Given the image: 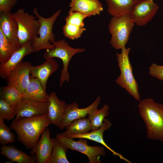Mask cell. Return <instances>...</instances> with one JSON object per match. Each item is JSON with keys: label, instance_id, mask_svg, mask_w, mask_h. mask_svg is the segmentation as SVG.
<instances>
[{"label": "cell", "instance_id": "cell-12", "mask_svg": "<svg viewBox=\"0 0 163 163\" xmlns=\"http://www.w3.org/2000/svg\"><path fill=\"white\" fill-rule=\"evenodd\" d=\"M32 64L22 62L11 71L7 79L8 84L13 85L22 93L30 81V71Z\"/></svg>", "mask_w": 163, "mask_h": 163}, {"label": "cell", "instance_id": "cell-21", "mask_svg": "<svg viewBox=\"0 0 163 163\" xmlns=\"http://www.w3.org/2000/svg\"><path fill=\"white\" fill-rule=\"evenodd\" d=\"M22 94L23 98L41 102H48V94L46 90L43 88L38 80L31 75L30 82Z\"/></svg>", "mask_w": 163, "mask_h": 163}, {"label": "cell", "instance_id": "cell-4", "mask_svg": "<svg viewBox=\"0 0 163 163\" xmlns=\"http://www.w3.org/2000/svg\"><path fill=\"white\" fill-rule=\"evenodd\" d=\"M53 44V48L46 50L43 57L45 60L54 58H58L61 59L63 68L61 70L59 85L62 87L64 82H69L70 75L68 71V65L70 60L75 54L82 53L85 51L83 48H74L71 46L64 40H59Z\"/></svg>", "mask_w": 163, "mask_h": 163}, {"label": "cell", "instance_id": "cell-29", "mask_svg": "<svg viewBox=\"0 0 163 163\" xmlns=\"http://www.w3.org/2000/svg\"><path fill=\"white\" fill-rule=\"evenodd\" d=\"M17 114L15 106L3 99H0V118L7 121L13 119Z\"/></svg>", "mask_w": 163, "mask_h": 163}, {"label": "cell", "instance_id": "cell-14", "mask_svg": "<svg viewBox=\"0 0 163 163\" xmlns=\"http://www.w3.org/2000/svg\"><path fill=\"white\" fill-rule=\"evenodd\" d=\"M53 139L50 137V130L46 127L42 132L40 140L31 149V155L35 153L37 163H48L53 146Z\"/></svg>", "mask_w": 163, "mask_h": 163}, {"label": "cell", "instance_id": "cell-27", "mask_svg": "<svg viewBox=\"0 0 163 163\" xmlns=\"http://www.w3.org/2000/svg\"><path fill=\"white\" fill-rule=\"evenodd\" d=\"M109 107L104 104L100 109L93 110L88 115L91 126V131L97 130L103 123L105 118L109 115Z\"/></svg>", "mask_w": 163, "mask_h": 163}, {"label": "cell", "instance_id": "cell-7", "mask_svg": "<svg viewBox=\"0 0 163 163\" xmlns=\"http://www.w3.org/2000/svg\"><path fill=\"white\" fill-rule=\"evenodd\" d=\"M134 25L129 15L112 18L108 28L111 35L110 43L113 47L116 50L125 47Z\"/></svg>", "mask_w": 163, "mask_h": 163}, {"label": "cell", "instance_id": "cell-3", "mask_svg": "<svg viewBox=\"0 0 163 163\" xmlns=\"http://www.w3.org/2000/svg\"><path fill=\"white\" fill-rule=\"evenodd\" d=\"M131 48L124 47L120 53H117L120 75L115 80L117 84L125 89L136 101H140L138 83L133 74V69L129 61V54Z\"/></svg>", "mask_w": 163, "mask_h": 163}, {"label": "cell", "instance_id": "cell-16", "mask_svg": "<svg viewBox=\"0 0 163 163\" xmlns=\"http://www.w3.org/2000/svg\"><path fill=\"white\" fill-rule=\"evenodd\" d=\"M112 125V123L109 119H105L103 124L98 129L83 134L74 135L69 136L67 137L72 139H84L92 140L103 145L105 147L108 149L114 156H118L120 159L125 162L131 163L128 159L124 157L121 154L117 153L111 149L106 143L104 140L103 134L105 131L110 129Z\"/></svg>", "mask_w": 163, "mask_h": 163}, {"label": "cell", "instance_id": "cell-32", "mask_svg": "<svg viewBox=\"0 0 163 163\" xmlns=\"http://www.w3.org/2000/svg\"><path fill=\"white\" fill-rule=\"evenodd\" d=\"M18 0H0V13L11 11Z\"/></svg>", "mask_w": 163, "mask_h": 163}, {"label": "cell", "instance_id": "cell-23", "mask_svg": "<svg viewBox=\"0 0 163 163\" xmlns=\"http://www.w3.org/2000/svg\"><path fill=\"white\" fill-rule=\"evenodd\" d=\"M0 154L11 161L18 163H33L36 158L30 156L13 145H2L0 148Z\"/></svg>", "mask_w": 163, "mask_h": 163}, {"label": "cell", "instance_id": "cell-25", "mask_svg": "<svg viewBox=\"0 0 163 163\" xmlns=\"http://www.w3.org/2000/svg\"><path fill=\"white\" fill-rule=\"evenodd\" d=\"M66 131L61 134L65 137L74 135L88 133L91 130V126L88 117L75 120L66 127Z\"/></svg>", "mask_w": 163, "mask_h": 163}, {"label": "cell", "instance_id": "cell-28", "mask_svg": "<svg viewBox=\"0 0 163 163\" xmlns=\"http://www.w3.org/2000/svg\"><path fill=\"white\" fill-rule=\"evenodd\" d=\"M1 98L15 106L23 98L22 93L15 87L10 84L3 87Z\"/></svg>", "mask_w": 163, "mask_h": 163}, {"label": "cell", "instance_id": "cell-26", "mask_svg": "<svg viewBox=\"0 0 163 163\" xmlns=\"http://www.w3.org/2000/svg\"><path fill=\"white\" fill-rule=\"evenodd\" d=\"M53 139V146L48 163H69L66 153L69 149L63 144L55 138Z\"/></svg>", "mask_w": 163, "mask_h": 163}, {"label": "cell", "instance_id": "cell-18", "mask_svg": "<svg viewBox=\"0 0 163 163\" xmlns=\"http://www.w3.org/2000/svg\"><path fill=\"white\" fill-rule=\"evenodd\" d=\"M58 68V63L53 58L48 59L41 65L33 66L30 74L38 80L43 88L46 90V83L49 77L56 72Z\"/></svg>", "mask_w": 163, "mask_h": 163}, {"label": "cell", "instance_id": "cell-31", "mask_svg": "<svg viewBox=\"0 0 163 163\" xmlns=\"http://www.w3.org/2000/svg\"><path fill=\"white\" fill-rule=\"evenodd\" d=\"M149 74L152 77L163 81V66L152 63L149 68Z\"/></svg>", "mask_w": 163, "mask_h": 163}, {"label": "cell", "instance_id": "cell-1", "mask_svg": "<svg viewBox=\"0 0 163 163\" xmlns=\"http://www.w3.org/2000/svg\"><path fill=\"white\" fill-rule=\"evenodd\" d=\"M50 124L47 114L37 117L15 118L10 127L16 133L18 140L27 148L32 149L43 130Z\"/></svg>", "mask_w": 163, "mask_h": 163}, {"label": "cell", "instance_id": "cell-2", "mask_svg": "<svg viewBox=\"0 0 163 163\" xmlns=\"http://www.w3.org/2000/svg\"><path fill=\"white\" fill-rule=\"evenodd\" d=\"M146 129V137L163 142V105L151 98L141 100L138 105Z\"/></svg>", "mask_w": 163, "mask_h": 163}, {"label": "cell", "instance_id": "cell-9", "mask_svg": "<svg viewBox=\"0 0 163 163\" xmlns=\"http://www.w3.org/2000/svg\"><path fill=\"white\" fill-rule=\"evenodd\" d=\"M158 8L152 0H138L129 15L137 25L144 26L152 19Z\"/></svg>", "mask_w": 163, "mask_h": 163}, {"label": "cell", "instance_id": "cell-19", "mask_svg": "<svg viewBox=\"0 0 163 163\" xmlns=\"http://www.w3.org/2000/svg\"><path fill=\"white\" fill-rule=\"evenodd\" d=\"M69 7L70 10L79 12L87 17L99 15L103 10L99 0H72Z\"/></svg>", "mask_w": 163, "mask_h": 163}, {"label": "cell", "instance_id": "cell-17", "mask_svg": "<svg viewBox=\"0 0 163 163\" xmlns=\"http://www.w3.org/2000/svg\"><path fill=\"white\" fill-rule=\"evenodd\" d=\"M48 112L47 115L50 123L59 128L64 116L67 104L65 101H61L54 92L47 96Z\"/></svg>", "mask_w": 163, "mask_h": 163}, {"label": "cell", "instance_id": "cell-30", "mask_svg": "<svg viewBox=\"0 0 163 163\" xmlns=\"http://www.w3.org/2000/svg\"><path fill=\"white\" fill-rule=\"evenodd\" d=\"M4 119L0 118V143L2 146L14 142L15 136L5 123Z\"/></svg>", "mask_w": 163, "mask_h": 163}, {"label": "cell", "instance_id": "cell-24", "mask_svg": "<svg viewBox=\"0 0 163 163\" xmlns=\"http://www.w3.org/2000/svg\"><path fill=\"white\" fill-rule=\"evenodd\" d=\"M21 47L19 43H15L8 38L0 28V64L6 62Z\"/></svg>", "mask_w": 163, "mask_h": 163}, {"label": "cell", "instance_id": "cell-10", "mask_svg": "<svg viewBox=\"0 0 163 163\" xmlns=\"http://www.w3.org/2000/svg\"><path fill=\"white\" fill-rule=\"evenodd\" d=\"M15 106L16 118L41 116L47 114L48 112V102H39L25 98H23Z\"/></svg>", "mask_w": 163, "mask_h": 163}, {"label": "cell", "instance_id": "cell-13", "mask_svg": "<svg viewBox=\"0 0 163 163\" xmlns=\"http://www.w3.org/2000/svg\"><path fill=\"white\" fill-rule=\"evenodd\" d=\"M101 97L98 96L90 105L83 108H79L75 102L67 104L62 121L59 127L61 129L69 125L73 120L85 118L92 110L97 109L100 103Z\"/></svg>", "mask_w": 163, "mask_h": 163}, {"label": "cell", "instance_id": "cell-5", "mask_svg": "<svg viewBox=\"0 0 163 163\" xmlns=\"http://www.w3.org/2000/svg\"><path fill=\"white\" fill-rule=\"evenodd\" d=\"M61 11L60 9L50 17L45 18L39 14L36 7L34 8L33 13L40 24L38 37L32 43L34 52H38L42 50H48L53 48V43L55 41V36L53 32V26Z\"/></svg>", "mask_w": 163, "mask_h": 163}, {"label": "cell", "instance_id": "cell-8", "mask_svg": "<svg viewBox=\"0 0 163 163\" xmlns=\"http://www.w3.org/2000/svg\"><path fill=\"white\" fill-rule=\"evenodd\" d=\"M56 138L71 150L81 153L88 157L89 163H99L101 156H104L106 152L104 147L98 146H91L84 139H79L75 141L73 139L65 137L60 133L56 135Z\"/></svg>", "mask_w": 163, "mask_h": 163}, {"label": "cell", "instance_id": "cell-20", "mask_svg": "<svg viewBox=\"0 0 163 163\" xmlns=\"http://www.w3.org/2000/svg\"><path fill=\"white\" fill-rule=\"evenodd\" d=\"M0 28L11 40L19 43L18 23L11 11L0 13Z\"/></svg>", "mask_w": 163, "mask_h": 163}, {"label": "cell", "instance_id": "cell-11", "mask_svg": "<svg viewBox=\"0 0 163 163\" xmlns=\"http://www.w3.org/2000/svg\"><path fill=\"white\" fill-rule=\"evenodd\" d=\"M86 18L79 12L69 10L65 19L66 23L62 28L64 36L72 40L80 37L86 30L84 27L83 21Z\"/></svg>", "mask_w": 163, "mask_h": 163}, {"label": "cell", "instance_id": "cell-6", "mask_svg": "<svg viewBox=\"0 0 163 163\" xmlns=\"http://www.w3.org/2000/svg\"><path fill=\"white\" fill-rule=\"evenodd\" d=\"M12 14L18 25V36L20 46L28 42L32 43L38 37L40 26L37 17L25 12L23 8H19Z\"/></svg>", "mask_w": 163, "mask_h": 163}, {"label": "cell", "instance_id": "cell-15", "mask_svg": "<svg viewBox=\"0 0 163 163\" xmlns=\"http://www.w3.org/2000/svg\"><path fill=\"white\" fill-rule=\"evenodd\" d=\"M34 52L32 42H28L21 46L5 63L0 64V76L7 79L12 70L22 62L25 56Z\"/></svg>", "mask_w": 163, "mask_h": 163}, {"label": "cell", "instance_id": "cell-22", "mask_svg": "<svg viewBox=\"0 0 163 163\" xmlns=\"http://www.w3.org/2000/svg\"><path fill=\"white\" fill-rule=\"evenodd\" d=\"M138 0H106L109 14L113 17L129 15Z\"/></svg>", "mask_w": 163, "mask_h": 163}]
</instances>
